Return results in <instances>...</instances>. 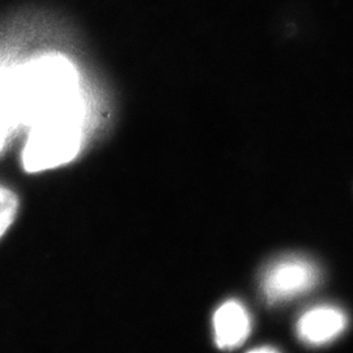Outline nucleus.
Wrapping results in <instances>:
<instances>
[{"label": "nucleus", "mask_w": 353, "mask_h": 353, "mask_svg": "<svg viewBox=\"0 0 353 353\" xmlns=\"http://www.w3.org/2000/svg\"><path fill=\"white\" fill-rule=\"evenodd\" d=\"M19 210V201L11 190L0 185V239L11 227Z\"/></svg>", "instance_id": "6"}, {"label": "nucleus", "mask_w": 353, "mask_h": 353, "mask_svg": "<svg viewBox=\"0 0 353 353\" xmlns=\"http://www.w3.org/2000/svg\"><path fill=\"white\" fill-rule=\"evenodd\" d=\"M16 128L12 122H10L4 115L0 114V152L4 148L11 132Z\"/></svg>", "instance_id": "7"}, {"label": "nucleus", "mask_w": 353, "mask_h": 353, "mask_svg": "<svg viewBox=\"0 0 353 353\" xmlns=\"http://www.w3.org/2000/svg\"><path fill=\"white\" fill-rule=\"evenodd\" d=\"M75 67L49 55L0 70V114L14 126H34L83 105Z\"/></svg>", "instance_id": "1"}, {"label": "nucleus", "mask_w": 353, "mask_h": 353, "mask_svg": "<svg viewBox=\"0 0 353 353\" xmlns=\"http://www.w3.org/2000/svg\"><path fill=\"white\" fill-rule=\"evenodd\" d=\"M319 279L318 268L303 258H290L272 265L263 280L265 297L279 303L313 290Z\"/></svg>", "instance_id": "3"}, {"label": "nucleus", "mask_w": 353, "mask_h": 353, "mask_svg": "<svg viewBox=\"0 0 353 353\" xmlns=\"http://www.w3.org/2000/svg\"><path fill=\"white\" fill-rule=\"evenodd\" d=\"M84 106L51 115L32 126L23 152L26 172L37 173L70 163L81 145Z\"/></svg>", "instance_id": "2"}, {"label": "nucleus", "mask_w": 353, "mask_h": 353, "mask_svg": "<svg viewBox=\"0 0 353 353\" xmlns=\"http://www.w3.org/2000/svg\"><path fill=\"white\" fill-rule=\"evenodd\" d=\"M216 343L223 350L241 345L250 334V316L239 303L229 301L216 312L214 318Z\"/></svg>", "instance_id": "5"}, {"label": "nucleus", "mask_w": 353, "mask_h": 353, "mask_svg": "<svg viewBox=\"0 0 353 353\" xmlns=\"http://www.w3.org/2000/svg\"><path fill=\"white\" fill-rule=\"evenodd\" d=\"M345 327L347 316L341 309L322 305L303 313L297 323V334L307 344L322 345L335 341Z\"/></svg>", "instance_id": "4"}]
</instances>
